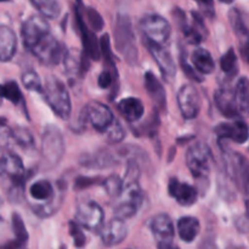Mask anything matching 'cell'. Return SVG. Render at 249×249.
Returning <instances> with one entry per match:
<instances>
[{
    "label": "cell",
    "mask_w": 249,
    "mask_h": 249,
    "mask_svg": "<svg viewBox=\"0 0 249 249\" xmlns=\"http://www.w3.org/2000/svg\"><path fill=\"white\" fill-rule=\"evenodd\" d=\"M104 182V179L101 178H88V177H79L75 179L74 185H73V189L75 191H82V190L88 189V187H91L92 185L101 184Z\"/></svg>",
    "instance_id": "cell-44"
},
{
    "label": "cell",
    "mask_w": 249,
    "mask_h": 249,
    "mask_svg": "<svg viewBox=\"0 0 249 249\" xmlns=\"http://www.w3.org/2000/svg\"><path fill=\"white\" fill-rule=\"evenodd\" d=\"M2 189L11 203H19L24 197L27 173L22 160L14 152H7L1 158Z\"/></svg>",
    "instance_id": "cell-1"
},
{
    "label": "cell",
    "mask_w": 249,
    "mask_h": 249,
    "mask_svg": "<svg viewBox=\"0 0 249 249\" xmlns=\"http://www.w3.org/2000/svg\"><path fill=\"white\" fill-rule=\"evenodd\" d=\"M75 18H77L78 26H79L80 36H82L83 45H84V51L91 60L97 61L100 58L101 53V45L100 40H97L96 36L94 34V29L90 26H87V23L83 19L82 15L75 7Z\"/></svg>",
    "instance_id": "cell-20"
},
{
    "label": "cell",
    "mask_w": 249,
    "mask_h": 249,
    "mask_svg": "<svg viewBox=\"0 0 249 249\" xmlns=\"http://www.w3.org/2000/svg\"><path fill=\"white\" fill-rule=\"evenodd\" d=\"M90 60L91 58L79 49L71 48L68 49L63 56V66L68 75H75V77L83 78L85 73L90 70Z\"/></svg>",
    "instance_id": "cell-16"
},
{
    "label": "cell",
    "mask_w": 249,
    "mask_h": 249,
    "mask_svg": "<svg viewBox=\"0 0 249 249\" xmlns=\"http://www.w3.org/2000/svg\"><path fill=\"white\" fill-rule=\"evenodd\" d=\"M102 186L109 197H121L124 189V180H122L118 175H111L107 179H104Z\"/></svg>",
    "instance_id": "cell-39"
},
{
    "label": "cell",
    "mask_w": 249,
    "mask_h": 249,
    "mask_svg": "<svg viewBox=\"0 0 249 249\" xmlns=\"http://www.w3.org/2000/svg\"><path fill=\"white\" fill-rule=\"evenodd\" d=\"M114 77L109 71H104L101 74L99 75V79H97V83H99V87L102 88V89H107L112 85L113 83Z\"/></svg>",
    "instance_id": "cell-47"
},
{
    "label": "cell",
    "mask_w": 249,
    "mask_h": 249,
    "mask_svg": "<svg viewBox=\"0 0 249 249\" xmlns=\"http://www.w3.org/2000/svg\"><path fill=\"white\" fill-rule=\"evenodd\" d=\"M139 208H140V204L135 203V202L121 199V202L114 207L113 213L116 218L122 219V220H128L138 213Z\"/></svg>",
    "instance_id": "cell-35"
},
{
    "label": "cell",
    "mask_w": 249,
    "mask_h": 249,
    "mask_svg": "<svg viewBox=\"0 0 249 249\" xmlns=\"http://www.w3.org/2000/svg\"><path fill=\"white\" fill-rule=\"evenodd\" d=\"M41 160L46 169L55 168L65 155V139L55 125L45 126L41 135Z\"/></svg>",
    "instance_id": "cell-4"
},
{
    "label": "cell",
    "mask_w": 249,
    "mask_h": 249,
    "mask_svg": "<svg viewBox=\"0 0 249 249\" xmlns=\"http://www.w3.org/2000/svg\"><path fill=\"white\" fill-rule=\"evenodd\" d=\"M214 102L216 105V108L221 112L228 118H238L241 117L238 112L237 105L235 100V92L229 88H220L214 94Z\"/></svg>",
    "instance_id": "cell-21"
},
{
    "label": "cell",
    "mask_w": 249,
    "mask_h": 249,
    "mask_svg": "<svg viewBox=\"0 0 249 249\" xmlns=\"http://www.w3.org/2000/svg\"><path fill=\"white\" fill-rule=\"evenodd\" d=\"M50 26H49L46 17L43 15H33L23 22L21 28V36L24 48L31 51L44 36L50 34Z\"/></svg>",
    "instance_id": "cell-11"
},
{
    "label": "cell",
    "mask_w": 249,
    "mask_h": 249,
    "mask_svg": "<svg viewBox=\"0 0 249 249\" xmlns=\"http://www.w3.org/2000/svg\"><path fill=\"white\" fill-rule=\"evenodd\" d=\"M214 133L220 140H231L236 143H245L249 139V128L241 119L231 123H220L214 128Z\"/></svg>",
    "instance_id": "cell-17"
},
{
    "label": "cell",
    "mask_w": 249,
    "mask_h": 249,
    "mask_svg": "<svg viewBox=\"0 0 249 249\" xmlns=\"http://www.w3.org/2000/svg\"><path fill=\"white\" fill-rule=\"evenodd\" d=\"M150 229L158 248L169 249L174 247L173 241L175 236V228L172 218L168 214L160 213L153 216Z\"/></svg>",
    "instance_id": "cell-12"
},
{
    "label": "cell",
    "mask_w": 249,
    "mask_h": 249,
    "mask_svg": "<svg viewBox=\"0 0 249 249\" xmlns=\"http://www.w3.org/2000/svg\"><path fill=\"white\" fill-rule=\"evenodd\" d=\"M169 195L182 207L194 206L198 198V191L195 186L187 182L179 181L175 178H172L168 184Z\"/></svg>",
    "instance_id": "cell-19"
},
{
    "label": "cell",
    "mask_w": 249,
    "mask_h": 249,
    "mask_svg": "<svg viewBox=\"0 0 249 249\" xmlns=\"http://www.w3.org/2000/svg\"><path fill=\"white\" fill-rule=\"evenodd\" d=\"M2 2H6V1H10V0H1Z\"/></svg>",
    "instance_id": "cell-52"
},
{
    "label": "cell",
    "mask_w": 249,
    "mask_h": 249,
    "mask_svg": "<svg viewBox=\"0 0 249 249\" xmlns=\"http://www.w3.org/2000/svg\"><path fill=\"white\" fill-rule=\"evenodd\" d=\"M43 95L46 104L50 106L56 116L63 121L70 118L72 112V102L67 87L62 80L53 75L46 78Z\"/></svg>",
    "instance_id": "cell-3"
},
{
    "label": "cell",
    "mask_w": 249,
    "mask_h": 249,
    "mask_svg": "<svg viewBox=\"0 0 249 249\" xmlns=\"http://www.w3.org/2000/svg\"><path fill=\"white\" fill-rule=\"evenodd\" d=\"M74 220L82 228L92 231V232H97L104 228L105 212L96 202L83 201L78 204Z\"/></svg>",
    "instance_id": "cell-10"
},
{
    "label": "cell",
    "mask_w": 249,
    "mask_h": 249,
    "mask_svg": "<svg viewBox=\"0 0 249 249\" xmlns=\"http://www.w3.org/2000/svg\"><path fill=\"white\" fill-rule=\"evenodd\" d=\"M34 6L46 18L55 19L61 14V4L58 0H31Z\"/></svg>",
    "instance_id": "cell-32"
},
{
    "label": "cell",
    "mask_w": 249,
    "mask_h": 249,
    "mask_svg": "<svg viewBox=\"0 0 249 249\" xmlns=\"http://www.w3.org/2000/svg\"><path fill=\"white\" fill-rule=\"evenodd\" d=\"M124 138H125V130H124L123 125L116 119L111 128L108 129V131H107V140L111 143H118L122 142Z\"/></svg>",
    "instance_id": "cell-41"
},
{
    "label": "cell",
    "mask_w": 249,
    "mask_h": 249,
    "mask_svg": "<svg viewBox=\"0 0 249 249\" xmlns=\"http://www.w3.org/2000/svg\"><path fill=\"white\" fill-rule=\"evenodd\" d=\"M186 53H180V63H181V68L182 71L185 72V74L187 75L189 78H191L192 80H196V82H202L203 80V78L201 77V75L197 74V70L194 67V65H189V62H187V58H186Z\"/></svg>",
    "instance_id": "cell-45"
},
{
    "label": "cell",
    "mask_w": 249,
    "mask_h": 249,
    "mask_svg": "<svg viewBox=\"0 0 249 249\" xmlns=\"http://www.w3.org/2000/svg\"><path fill=\"white\" fill-rule=\"evenodd\" d=\"M237 228L238 230L242 231V232H247V231H249V211L247 212V214H246L245 216H242V218L237 221Z\"/></svg>",
    "instance_id": "cell-49"
},
{
    "label": "cell",
    "mask_w": 249,
    "mask_h": 249,
    "mask_svg": "<svg viewBox=\"0 0 249 249\" xmlns=\"http://www.w3.org/2000/svg\"><path fill=\"white\" fill-rule=\"evenodd\" d=\"M100 45H101V53L104 55L105 61H106L107 65H108L112 70L117 71L116 66H114V62H113V55H112L108 34H104V36H101V39H100Z\"/></svg>",
    "instance_id": "cell-42"
},
{
    "label": "cell",
    "mask_w": 249,
    "mask_h": 249,
    "mask_svg": "<svg viewBox=\"0 0 249 249\" xmlns=\"http://www.w3.org/2000/svg\"><path fill=\"white\" fill-rule=\"evenodd\" d=\"M121 156V153L108 148H100L96 152L84 153L80 156L79 164L89 169H107L118 164Z\"/></svg>",
    "instance_id": "cell-14"
},
{
    "label": "cell",
    "mask_w": 249,
    "mask_h": 249,
    "mask_svg": "<svg viewBox=\"0 0 249 249\" xmlns=\"http://www.w3.org/2000/svg\"><path fill=\"white\" fill-rule=\"evenodd\" d=\"M21 80L22 84H23V87L26 88V89L32 90V91L36 92H41V94H43L44 87L43 84H41L40 77H39V74L34 70L29 68V70L24 71L21 75Z\"/></svg>",
    "instance_id": "cell-37"
},
{
    "label": "cell",
    "mask_w": 249,
    "mask_h": 249,
    "mask_svg": "<svg viewBox=\"0 0 249 249\" xmlns=\"http://www.w3.org/2000/svg\"><path fill=\"white\" fill-rule=\"evenodd\" d=\"M114 43L118 53L123 56L125 62L135 66L139 60V51L133 23L128 15L119 14L114 22Z\"/></svg>",
    "instance_id": "cell-2"
},
{
    "label": "cell",
    "mask_w": 249,
    "mask_h": 249,
    "mask_svg": "<svg viewBox=\"0 0 249 249\" xmlns=\"http://www.w3.org/2000/svg\"><path fill=\"white\" fill-rule=\"evenodd\" d=\"M11 226L15 235V241L21 246V248L26 247L27 242H28L29 240V235L28 232H27V229H26V225H24L23 220H22V218L17 213L12 214Z\"/></svg>",
    "instance_id": "cell-33"
},
{
    "label": "cell",
    "mask_w": 249,
    "mask_h": 249,
    "mask_svg": "<svg viewBox=\"0 0 249 249\" xmlns=\"http://www.w3.org/2000/svg\"><path fill=\"white\" fill-rule=\"evenodd\" d=\"M178 105L185 119H195L202 108L198 89L192 84H185L178 91Z\"/></svg>",
    "instance_id": "cell-13"
},
{
    "label": "cell",
    "mask_w": 249,
    "mask_h": 249,
    "mask_svg": "<svg viewBox=\"0 0 249 249\" xmlns=\"http://www.w3.org/2000/svg\"><path fill=\"white\" fill-rule=\"evenodd\" d=\"M62 202H63V189H61L60 187L57 196H56L53 201L46 202V203L32 204L31 208L36 216L44 219V218H49V216H53V214L57 213V211L61 208V206H62Z\"/></svg>",
    "instance_id": "cell-30"
},
{
    "label": "cell",
    "mask_w": 249,
    "mask_h": 249,
    "mask_svg": "<svg viewBox=\"0 0 249 249\" xmlns=\"http://www.w3.org/2000/svg\"><path fill=\"white\" fill-rule=\"evenodd\" d=\"M32 55L44 66H56L63 60L65 48L53 34L44 36L31 50Z\"/></svg>",
    "instance_id": "cell-9"
},
{
    "label": "cell",
    "mask_w": 249,
    "mask_h": 249,
    "mask_svg": "<svg viewBox=\"0 0 249 249\" xmlns=\"http://www.w3.org/2000/svg\"><path fill=\"white\" fill-rule=\"evenodd\" d=\"M235 100L237 105L238 112L241 117L249 116V79L246 77L240 78V80L236 84L235 90Z\"/></svg>",
    "instance_id": "cell-29"
},
{
    "label": "cell",
    "mask_w": 249,
    "mask_h": 249,
    "mask_svg": "<svg viewBox=\"0 0 249 249\" xmlns=\"http://www.w3.org/2000/svg\"><path fill=\"white\" fill-rule=\"evenodd\" d=\"M146 48L148 49L153 60L158 65L165 82L172 83L177 75V67H175L174 58L172 57L169 51L164 48V45H157L148 41H146Z\"/></svg>",
    "instance_id": "cell-15"
},
{
    "label": "cell",
    "mask_w": 249,
    "mask_h": 249,
    "mask_svg": "<svg viewBox=\"0 0 249 249\" xmlns=\"http://www.w3.org/2000/svg\"><path fill=\"white\" fill-rule=\"evenodd\" d=\"M77 2L80 5V4H82V0H77Z\"/></svg>",
    "instance_id": "cell-51"
},
{
    "label": "cell",
    "mask_w": 249,
    "mask_h": 249,
    "mask_svg": "<svg viewBox=\"0 0 249 249\" xmlns=\"http://www.w3.org/2000/svg\"><path fill=\"white\" fill-rule=\"evenodd\" d=\"M192 22L187 23V26L182 29V33L186 36L187 40L192 44H199L206 40L208 36V31L204 23V16L197 11H192Z\"/></svg>",
    "instance_id": "cell-23"
},
{
    "label": "cell",
    "mask_w": 249,
    "mask_h": 249,
    "mask_svg": "<svg viewBox=\"0 0 249 249\" xmlns=\"http://www.w3.org/2000/svg\"><path fill=\"white\" fill-rule=\"evenodd\" d=\"M58 189H53V184H51L49 180H39V181L33 182V184L29 186V196L32 199L36 201L39 203H46V202H50L57 196L58 190H60V185L57 182Z\"/></svg>",
    "instance_id": "cell-26"
},
{
    "label": "cell",
    "mask_w": 249,
    "mask_h": 249,
    "mask_svg": "<svg viewBox=\"0 0 249 249\" xmlns=\"http://www.w3.org/2000/svg\"><path fill=\"white\" fill-rule=\"evenodd\" d=\"M85 12H87L88 22H89L90 27H91L95 32L101 31V29L104 28V24H105L104 18H102L101 15H100L96 10L92 9V7H87Z\"/></svg>",
    "instance_id": "cell-43"
},
{
    "label": "cell",
    "mask_w": 249,
    "mask_h": 249,
    "mask_svg": "<svg viewBox=\"0 0 249 249\" xmlns=\"http://www.w3.org/2000/svg\"><path fill=\"white\" fill-rule=\"evenodd\" d=\"M225 168L229 178L238 191L249 196V160L240 152L229 151L225 155Z\"/></svg>",
    "instance_id": "cell-6"
},
{
    "label": "cell",
    "mask_w": 249,
    "mask_h": 249,
    "mask_svg": "<svg viewBox=\"0 0 249 249\" xmlns=\"http://www.w3.org/2000/svg\"><path fill=\"white\" fill-rule=\"evenodd\" d=\"M143 82H145V89L147 90L148 96L151 97L153 104L160 109L164 111L167 108V94H165L164 87H163L162 83L150 71L145 73Z\"/></svg>",
    "instance_id": "cell-22"
},
{
    "label": "cell",
    "mask_w": 249,
    "mask_h": 249,
    "mask_svg": "<svg viewBox=\"0 0 249 249\" xmlns=\"http://www.w3.org/2000/svg\"><path fill=\"white\" fill-rule=\"evenodd\" d=\"M220 67L221 71L225 73L229 77H235L236 73L238 72L237 66V55H236L235 50L232 48L229 49L223 57L220 58Z\"/></svg>",
    "instance_id": "cell-36"
},
{
    "label": "cell",
    "mask_w": 249,
    "mask_h": 249,
    "mask_svg": "<svg viewBox=\"0 0 249 249\" xmlns=\"http://www.w3.org/2000/svg\"><path fill=\"white\" fill-rule=\"evenodd\" d=\"M12 141L26 151H32L36 147L34 138L28 129L18 128L16 130H12Z\"/></svg>",
    "instance_id": "cell-34"
},
{
    "label": "cell",
    "mask_w": 249,
    "mask_h": 249,
    "mask_svg": "<svg viewBox=\"0 0 249 249\" xmlns=\"http://www.w3.org/2000/svg\"><path fill=\"white\" fill-rule=\"evenodd\" d=\"M17 51V36L12 28L2 24L0 27V60L7 62L12 60Z\"/></svg>",
    "instance_id": "cell-24"
},
{
    "label": "cell",
    "mask_w": 249,
    "mask_h": 249,
    "mask_svg": "<svg viewBox=\"0 0 249 249\" xmlns=\"http://www.w3.org/2000/svg\"><path fill=\"white\" fill-rule=\"evenodd\" d=\"M229 21H230L231 28H232V31L235 32V34L241 41L249 39V29L246 26L245 21H243V17L241 15L240 10L232 7L229 11Z\"/></svg>",
    "instance_id": "cell-31"
},
{
    "label": "cell",
    "mask_w": 249,
    "mask_h": 249,
    "mask_svg": "<svg viewBox=\"0 0 249 249\" xmlns=\"http://www.w3.org/2000/svg\"><path fill=\"white\" fill-rule=\"evenodd\" d=\"M114 121L116 118L113 112L108 106L101 102H91L80 112V123H89L97 133H107Z\"/></svg>",
    "instance_id": "cell-7"
},
{
    "label": "cell",
    "mask_w": 249,
    "mask_h": 249,
    "mask_svg": "<svg viewBox=\"0 0 249 249\" xmlns=\"http://www.w3.org/2000/svg\"><path fill=\"white\" fill-rule=\"evenodd\" d=\"M68 228H70V235L72 236L75 247H84V246L87 245V237H85L84 232H83L82 226H80L77 221L72 220L68 224Z\"/></svg>",
    "instance_id": "cell-40"
},
{
    "label": "cell",
    "mask_w": 249,
    "mask_h": 249,
    "mask_svg": "<svg viewBox=\"0 0 249 249\" xmlns=\"http://www.w3.org/2000/svg\"><path fill=\"white\" fill-rule=\"evenodd\" d=\"M201 9L202 15L213 18L215 16V7H214V0H195Z\"/></svg>",
    "instance_id": "cell-46"
},
{
    "label": "cell",
    "mask_w": 249,
    "mask_h": 249,
    "mask_svg": "<svg viewBox=\"0 0 249 249\" xmlns=\"http://www.w3.org/2000/svg\"><path fill=\"white\" fill-rule=\"evenodd\" d=\"M118 111L126 121L134 123L142 118L143 113H145V106L140 99L126 97L118 102Z\"/></svg>",
    "instance_id": "cell-25"
},
{
    "label": "cell",
    "mask_w": 249,
    "mask_h": 249,
    "mask_svg": "<svg viewBox=\"0 0 249 249\" xmlns=\"http://www.w3.org/2000/svg\"><path fill=\"white\" fill-rule=\"evenodd\" d=\"M221 2H225V4H231V2L233 1V0H220Z\"/></svg>",
    "instance_id": "cell-50"
},
{
    "label": "cell",
    "mask_w": 249,
    "mask_h": 249,
    "mask_svg": "<svg viewBox=\"0 0 249 249\" xmlns=\"http://www.w3.org/2000/svg\"><path fill=\"white\" fill-rule=\"evenodd\" d=\"M102 245L106 247L121 245L128 236V228L122 219L114 216L111 221L104 225L100 231Z\"/></svg>",
    "instance_id": "cell-18"
},
{
    "label": "cell",
    "mask_w": 249,
    "mask_h": 249,
    "mask_svg": "<svg viewBox=\"0 0 249 249\" xmlns=\"http://www.w3.org/2000/svg\"><path fill=\"white\" fill-rule=\"evenodd\" d=\"M192 65L199 74H212L215 70L213 56L207 49L203 48H197L192 53Z\"/></svg>",
    "instance_id": "cell-28"
},
{
    "label": "cell",
    "mask_w": 249,
    "mask_h": 249,
    "mask_svg": "<svg viewBox=\"0 0 249 249\" xmlns=\"http://www.w3.org/2000/svg\"><path fill=\"white\" fill-rule=\"evenodd\" d=\"M2 97L9 100L14 105H21L23 104V95H22L21 89H19L18 84L14 80L6 82L1 88Z\"/></svg>",
    "instance_id": "cell-38"
},
{
    "label": "cell",
    "mask_w": 249,
    "mask_h": 249,
    "mask_svg": "<svg viewBox=\"0 0 249 249\" xmlns=\"http://www.w3.org/2000/svg\"><path fill=\"white\" fill-rule=\"evenodd\" d=\"M140 29L146 41L157 45H165L172 36V26L160 15H146L141 19Z\"/></svg>",
    "instance_id": "cell-8"
},
{
    "label": "cell",
    "mask_w": 249,
    "mask_h": 249,
    "mask_svg": "<svg viewBox=\"0 0 249 249\" xmlns=\"http://www.w3.org/2000/svg\"><path fill=\"white\" fill-rule=\"evenodd\" d=\"M240 53H241V56H242L243 61H245L247 65H249V39L241 41Z\"/></svg>",
    "instance_id": "cell-48"
},
{
    "label": "cell",
    "mask_w": 249,
    "mask_h": 249,
    "mask_svg": "<svg viewBox=\"0 0 249 249\" xmlns=\"http://www.w3.org/2000/svg\"><path fill=\"white\" fill-rule=\"evenodd\" d=\"M213 162L211 147L204 142H196L187 150L186 165L192 177L198 181H208Z\"/></svg>",
    "instance_id": "cell-5"
},
{
    "label": "cell",
    "mask_w": 249,
    "mask_h": 249,
    "mask_svg": "<svg viewBox=\"0 0 249 249\" xmlns=\"http://www.w3.org/2000/svg\"><path fill=\"white\" fill-rule=\"evenodd\" d=\"M178 235L181 241L186 243H191L196 240L201 231V224L199 220L195 216H182L177 223Z\"/></svg>",
    "instance_id": "cell-27"
}]
</instances>
